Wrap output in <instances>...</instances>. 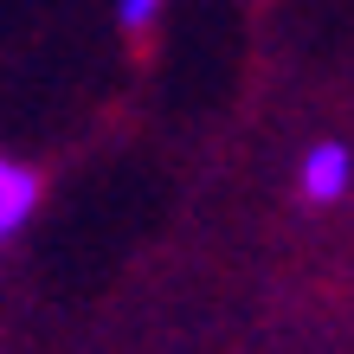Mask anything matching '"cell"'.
<instances>
[{"label": "cell", "instance_id": "obj_2", "mask_svg": "<svg viewBox=\"0 0 354 354\" xmlns=\"http://www.w3.org/2000/svg\"><path fill=\"white\" fill-rule=\"evenodd\" d=\"M32 213H39V174L26 168V161L0 155V245H7Z\"/></svg>", "mask_w": 354, "mask_h": 354}, {"label": "cell", "instance_id": "obj_3", "mask_svg": "<svg viewBox=\"0 0 354 354\" xmlns=\"http://www.w3.org/2000/svg\"><path fill=\"white\" fill-rule=\"evenodd\" d=\"M122 26H129V32H142V26H155V13H161V0H122Z\"/></svg>", "mask_w": 354, "mask_h": 354}, {"label": "cell", "instance_id": "obj_1", "mask_svg": "<svg viewBox=\"0 0 354 354\" xmlns=\"http://www.w3.org/2000/svg\"><path fill=\"white\" fill-rule=\"evenodd\" d=\"M297 187H303L309 206H335L354 187V155L342 149V142H316V149L297 161Z\"/></svg>", "mask_w": 354, "mask_h": 354}]
</instances>
